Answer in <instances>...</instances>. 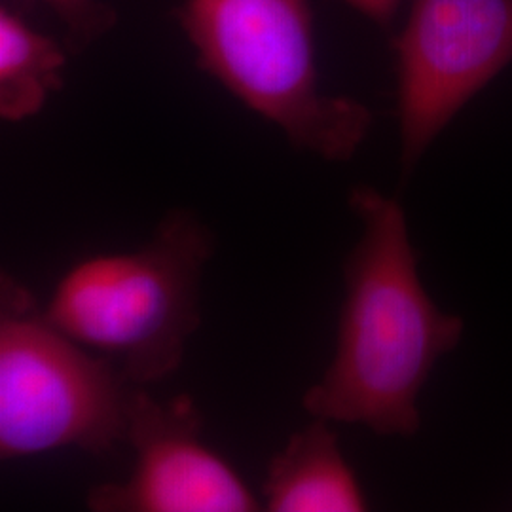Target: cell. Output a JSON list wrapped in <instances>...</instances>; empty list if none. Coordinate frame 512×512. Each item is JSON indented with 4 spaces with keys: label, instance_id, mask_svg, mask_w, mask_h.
Returning <instances> with one entry per match:
<instances>
[{
    "label": "cell",
    "instance_id": "5b68a950",
    "mask_svg": "<svg viewBox=\"0 0 512 512\" xmlns=\"http://www.w3.org/2000/svg\"><path fill=\"white\" fill-rule=\"evenodd\" d=\"M401 173L512 61V0H414L395 44Z\"/></svg>",
    "mask_w": 512,
    "mask_h": 512
},
{
    "label": "cell",
    "instance_id": "3957f363",
    "mask_svg": "<svg viewBox=\"0 0 512 512\" xmlns=\"http://www.w3.org/2000/svg\"><path fill=\"white\" fill-rule=\"evenodd\" d=\"M198 67L274 124L296 150L348 162L372 128L363 103L319 88L308 0H184Z\"/></svg>",
    "mask_w": 512,
    "mask_h": 512
},
{
    "label": "cell",
    "instance_id": "30bf717a",
    "mask_svg": "<svg viewBox=\"0 0 512 512\" xmlns=\"http://www.w3.org/2000/svg\"><path fill=\"white\" fill-rule=\"evenodd\" d=\"M344 2L384 29L391 27L393 19L397 16V10L401 6V0H344Z\"/></svg>",
    "mask_w": 512,
    "mask_h": 512
},
{
    "label": "cell",
    "instance_id": "52a82bcc",
    "mask_svg": "<svg viewBox=\"0 0 512 512\" xmlns=\"http://www.w3.org/2000/svg\"><path fill=\"white\" fill-rule=\"evenodd\" d=\"M268 512H361L365 490L344 456L332 421L313 418L275 454L260 490Z\"/></svg>",
    "mask_w": 512,
    "mask_h": 512
},
{
    "label": "cell",
    "instance_id": "ba28073f",
    "mask_svg": "<svg viewBox=\"0 0 512 512\" xmlns=\"http://www.w3.org/2000/svg\"><path fill=\"white\" fill-rule=\"evenodd\" d=\"M65 50L31 29L10 8L0 10V116L21 122L38 114L63 86Z\"/></svg>",
    "mask_w": 512,
    "mask_h": 512
},
{
    "label": "cell",
    "instance_id": "8992f818",
    "mask_svg": "<svg viewBox=\"0 0 512 512\" xmlns=\"http://www.w3.org/2000/svg\"><path fill=\"white\" fill-rule=\"evenodd\" d=\"M192 397L158 401L141 385L131 393L126 442L135 463L124 482L86 495L95 512H255L256 495L238 471L202 440Z\"/></svg>",
    "mask_w": 512,
    "mask_h": 512
},
{
    "label": "cell",
    "instance_id": "7a4b0ae2",
    "mask_svg": "<svg viewBox=\"0 0 512 512\" xmlns=\"http://www.w3.org/2000/svg\"><path fill=\"white\" fill-rule=\"evenodd\" d=\"M215 236L188 209L167 213L139 249L86 256L59 277L44 313L84 348L110 359L129 384L179 370L200 327L205 266Z\"/></svg>",
    "mask_w": 512,
    "mask_h": 512
},
{
    "label": "cell",
    "instance_id": "277c9868",
    "mask_svg": "<svg viewBox=\"0 0 512 512\" xmlns=\"http://www.w3.org/2000/svg\"><path fill=\"white\" fill-rule=\"evenodd\" d=\"M120 368L57 329L31 291L0 279V458L126 442L131 393Z\"/></svg>",
    "mask_w": 512,
    "mask_h": 512
},
{
    "label": "cell",
    "instance_id": "9c48e42d",
    "mask_svg": "<svg viewBox=\"0 0 512 512\" xmlns=\"http://www.w3.org/2000/svg\"><path fill=\"white\" fill-rule=\"evenodd\" d=\"M65 27V48L84 52L116 25V10L101 0H42Z\"/></svg>",
    "mask_w": 512,
    "mask_h": 512
},
{
    "label": "cell",
    "instance_id": "6da1fadb",
    "mask_svg": "<svg viewBox=\"0 0 512 512\" xmlns=\"http://www.w3.org/2000/svg\"><path fill=\"white\" fill-rule=\"evenodd\" d=\"M348 203L361 236L344 260L336 349L302 406L311 418L412 437L421 429V391L458 348L465 321L427 293L403 205L365 184Z\"/></svg>",
    "mask_w": 512,
    "mask_h": 512
}]
</instances>
